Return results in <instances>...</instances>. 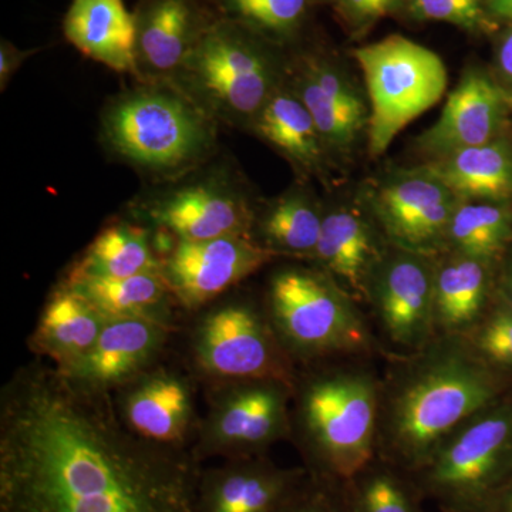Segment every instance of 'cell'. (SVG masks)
Here are the masks:
<instances>
[{
  "label": "cell",
  "mask_w": 512,
  "mask_h": 512,
  "mask_svg": "<svg viewBox=\"0 0 512 512\" xmlns=\"http://www.w3.org/2000/svg\"><path fill=\"white\" fill-rule=\"evenodd\" d=\"M201 461L148 443L113 396L83 392L40 359L0 393V512H197Z\"/></svg>",
  "instance_id": "6da1fadb"
},
{
  "label": "cell",
  "mask_w": 512,
  "mask_h": 512,
  "mask_svg": "<svg viewBox=\"0 0 512 512\" xmlns=\"http://www.w3.org/2000/svg\"><path fill=\"white\" fill-rule=\"evenodd\" d=\"M377 457L419 473L467 420L508 396L510 377L463 336L437 335L409 355L384 356Z\"/></svg>",
  "instance_id": "7a4b0ae2"
},
{
  "label": "cell",
  "mask_w": 512,
  "mask_h": 512,
  "mask_svg": "<svg viewBox=\"0 0 512 512\" xmlns=\"http://www.w3.org/2000/svg\"><path fill=\"white\" fill-rule=\"evenodd\" d=\"M375 357L298 367L291 440L309 476L346 483L377 457L382 372Z\"/></svg>",
  "instance_id": "3957f363"
},
{
  "label": "cell",
  "mask_w": 512,
  "mask_h": 512,
  "mask_svg": "<svg viewBox=\"0 0 512 512\" xmlns=\"http://www.w3.org/2000/svg\"><path fill=\"white\" fill-rule=\"evenodd\" d=\"M217 126L173 84L141 83L107 103L101 140L137 170L173 180L210 160Z\"/></svg>",
  "instance_id": "277c9868"
},
{
  "label": "cell",
  "mask_w": 512,
  "mask_h": 512,
  "mask_svg": "<svg viewBox=\"0 0 512 512\" xmlns=\"http://www.w3.org/2000/svg\"><path fill=\"white\" fill-rule=\"evenodd\" d=\"M296 367L353 356H383L365 309L319 266L275 269L262 299Z\"/></svg>",
  "instance_id": "5b68a950"
},
{
  "label": "cell",
  "mask_w": 512,
  "mask_h": 512,
  "mask_svg": "<svg viewBox=\"0 0 512 512\" xmlns=\"http://www.w3.org/2000/svg\"><path fill=\"white\" fill-rule=\"evenodd\" d=\"M269 43L217 18L168 83L215 123L248 130L288 72Z\"/></svg>",
  "instance_id": "8992f818"
},
{
  "label": "cell",
  "mask_w": 512,
  "mask_h": 512,
  "mask_svg": "<svg viewBox=\"0 0 512 512\" xmlns=\"http://www.w3.org/2000/svg\"><path fill=\"white\" fill-rule=\"evenodd\" d=\"M441 512H485L512 478V399L467 420L413 474Z\"/></svg>",
  "instance_id": "52a82bcc"
},
{
  "label": "cell",
  "mask_w": 512,
  "mask_h": 512,
  "mask_svg": "<svg viewBox=\"0 0 512 512\" xmlns=\"http://www.w3.org/2000/svg\"><path fill=\"white\" fill-rule=\"evenodd\" d=\"M191 373L210 387L241 380L293 384L298 367L279 342L264 303L218 299L195 313L188 335Z\"/></svg>",
  "instance_id": "ba28073f"
},
{
  "label": "cell",
  "mask_w": 512,
  "mask_h": 512,
  "mask_svg": "<svg viewBox=\"0 0 512 512\" xmlns=\"http://www.w3.org/2000/svg\"><path fill=\"white\" fill-rule=\"evenodd\" d=\"M355 59L369 100L367 147L379 157L400 131L443 99L446 64L433 50L399 35L359 47Z\"/></svg>",
  "instance_id": "9c48e42d"
},
{
  "label": "cell",
  "mask_w": 512,
  "mask_h": 512,
  "mask_svg": "<svg viewBox=\"0 0 512 512\" xmlns=\"http://www.w3.org/2000/svg\"><path fill=\"white\" fill-rule=\"evenodd\" d=\"M192 453L198 460L268 456L291 439L293 384L276 379L241 380L211 387Z\"/></svg>",
  "instance_id": "30bf717a"
},
{
  "label": "cell",
  "mask_w": 512,
  "mask_h": 512,
  "mask_svg": "<svg viewBox=\"0 0 512 512\" xmlns=\"http://www.w3.org/2000/svg\"><path fill=\"white\" fill-rule=\"evenodd\" d=\"M436 256L387 249L367 285L366 315L383 356L409 355L436 338L434 322Z\"/></svg>",
  "instance_id": "8fae6325"
},
{
  "label": "cell",
  "mask_w": 512,
  "mask_h": 512,
  "mask_svg": "<svg viewBox=\"0 0 512 512\" xmlns=\"http://www.w3.org/2000/svg\"><path fill=\"white\" fill-rule=\"evenodd\" d=\"M256 208L234 175L222 168L165 188L137 202L134 218L177 241L249 235Z\"/></svg>",
  "instance_id": "7c38bea8"
},
{
  "label": "cell",
  "mask_w": 512,
  "mask_h": 512,
  "mask_svg": "<svg viewBox=\"0 0 512 512\" xmlns=\"http://www.w3.org/2000/svg\"><path fill=\"white\" fill-rule=\"evenodd\" d=\"M460 198L419 167L399 171L367 194L366 208L393 247L439 256Z\"/></svg>",
  "instance_id": "4fadbf2b"
},
{
  "label": "cell",
  "mask_w": 512,
  "mask_h": 512,
  "mask_svg": "<svg viewBox=\"0 0 512 512\" xmlns=\"http://www.w3.org/2000/svg\"><path fill=\"white\" fill-rule=\"evenodd\" d=\"M275 259L249 235L178 241L161 274L178 308L197 313Z\"/></svg>",
  "instance_id": "5bb4252c"
},
{
  "label": "cell",
  "mask_w": 512,
  "mask_h": 512,
  "mask_svg": "<svg viewBox=\"0 0 512 512\" xmlns=\"http://www.w3.org/2000/svg\"><path fill=\"white\" fill-rule=\"evenodd\" d=\"M197 379L163 360L113 394L114 409L134 436L157 446L191 450L201 416Z\"/></svg>",
  "instance_id": "9a60e30c"
},
{
  "label": "cell",
  "mask_w": 512,
  "mask_h": 512,
  "mask_svg": "<svg viewBox=\"0 0 512 512\" xmlns=\"http://www.w3.org/2000/svg\"><path fill=\"white\" fill-rule=\"evenodd\" d=\"M175 326L146 318L107 319L96 345L67 372L83 392L113 396L161 362Z\"/></svg>",
  "instance_id": "2e32d148"
},
{
  "label": "cell",
  "mask_w": 512,
  "mask_h": 512,
  "mask_svg": "<svg viewBox=\"0 0 512 512\" xmlns=\"http://www.w3.org/2000/svg\"><path fill=\"white\" fill-rule=\"evenodd\" d=\"M510 107L503 87L483 70L471 67L448 94L436 123L417 138V151L429 161L490 143L501 137Z\"/></svg>",
  "instance_id": "e0dca14e"
},
{
  "label": "cell",
  "mask_w": 512,
  "mask_h": 512,
  "mask_svg": "<svg viewBox=\"0 0 512 512\" xmlns=\"http://www.w3.org/2000/svg\"><path fill=\"white\" fill-rule=\"evenodd\" d=\"M137 77L170 82L217 19L205 0H140L136 12Z\"/></svg>",
  "instance_id": "ac0fdd59"
},
{
  "label": "cell",
  "mask_w": 512,
  "mask_h": 512,
  "mask_svg": "<svg viewBox=\"0 0 512 512\" xmlns=\"http://www.w3.org/2000/svg\"><path fill=\"white\" fill-rule=\"evenodd\" d=\"M286 83L308 107L328 151L348 153L369 124V103L356 83L325 57L303 56Z\"/></svg>",
  "instance_id": "d6986e66"
},
{
  "label": "cell",
  "mask_w": 512,
  "mask_h": 512,
  "mask_svg": "<svg viewBox=\"0 0 512 512\" xmlns=\"http://www.w3.org/2000/svg\"><path fill=\"white\" fill-rule=\"evenodd\" d=\"M389 248L366 205H333L325 208L312 264L332 276L363 308L370 278Z\"/></svg>",
  "instance_id": "ffe728a7"
},
{
  "label": "cell",
  "mask_w": 512,
  "mask_h": 512,
  "mask_svg": "<svg viewBox=\"0 0 512 512\" xmlns=\"http://www.w3.org/2000/svg\"><path fill=\"white\" fill-rule=\"evenodd\" d=\"M306 476L305 467H281L268 456L225 460L202 470L195 510L275 512Z\"/></svg>",
  "instance_id": "44dd1931"
},
{
  "label": "cell",
  "mask_w": 512,
  "mask_h": 512,
  "mask_svg": "<svg viewBox=\"0 0 512 512\" xmlns=\"http://www.w3.org/2000/svg\"><path fill=\"white\" fill-rule=\"evenodd\" d=\"M497 264L457 252L436 256L434 322L437 335L463 336L495 302Z\"/></svg>",
  "instance_id": "7402d4cb"
},
{
  "label": "cell",
  "mask_w": 512,
  "mask_h": 512,
  "mask_svg": "<svg viewBox=\"0 0 512 512\" xmlns=\"http://www.w3.org/2000/svg\"><path fill=\"white\" fill-rule=\"evenodd\" d=\"M106 322L92 303L60 282L43 306L29 348L59 372H67L93 349Z\"/></svg>",
  "instance_id": "603a6c76"
},
{
  "label": "cell",
  "mask_w": 512,
  "mask_h": 512,
  "mask_svg": "<svg viewBox=\"0 0 512 512\" xmlns=\"http://www.w3.org/2000/svg\"><path fill=\"white\" fill-rule=\"evenodd\" d=\"M63 33L70 45L94 62L137 77L136 19L123 0H72Z\"/></svg>",
  "instance_id": "cb8c5ba5"
},
{
  "label": "cell",
  "mask_w": 512,
  "mask_h": 512,
  "mask_svg": "<svg viewBox=\"0 0 512 512\" xmlns=\"http://www.w3.org/2000/svg\"><path fill=\"white\" fill-rule=\"evenodd\" d=\"M248 131L274 147L302 174H319L325 168L328 147L308 107L286 79L266 101Z\"/></svg>",
  "instance_id": "d4e9b609"
},
{
  "label": "cell",
  "mask_w": 512,
  "mask_h": 512,
  "mask_svg": "<svg viewBox=\"0 0 512 512\" xmlns=\"http://www.w3.org/2000/svg\"><path fill=\"white\" fill-rule=\"evenodd\" d=\"M461 201L508 202L512 197V141L498 137L419 165Z\"/></svg>",
  "instance_id": "484cf974"
},
{
  "label": "cell",
  "mask_w": 512,
  "mask_h": 512,
  "mask_svg": "<svg viewBox=\"0 0 512 512\" xmlns=\"http://www.w3.org/2000/svg\"><path fill=\"white\" fill-rule=\"evenodd\" d=\"M325 207L303 187H293L256 211L252 238L278 258L312 262Z\"/></svg>",
  "instance_id": "4316f807"
},
{
  "label": "cell",
  "mask_w": 512,
  "mask_h": 512,
  "mask_svg": "<svg viewBox=\"0 0 512 512\" xmlns=\"http://www.w3.org/2000/svg\"><path fill=\"white\" fill-rule=\"evenodd\" d=\"M62 284L107 319L146 318L175 326L174 308L178 306L161 272L116 279L64 275Z\"/></svg>",
  "instance_id": "83f0119b"
},
{
  "label": "cell",
  "mask_w": 512,
  "mask_h": 512,
  "mask_svg": "<svg viewBox=\"0 0 512 512\" xmlns=\"http://www.w3.org/2000/svg\"><path fill=\"white\" fill-rule=\"evenodd\" d=\"M161 272L153 232L141 222L117 221L101 229L66 275L128 278Z\"/></svg>",
  "instance_id": "f1b7e54d"
},
{
  "label": "cell",
  "mask_w": 512,
  "mask_h": 512,
  "mask_svg": "<svg viewBox=\"0 0 512 512\" xmlns=\"http://www.w3.org/2000/svg\"><path fill=\"white\" fill-rule=\"evenodd\" d=\"M511 242L508 202L460 201L448 224L446 251L497 264Z\"/></svg>",
  "instance_id": "f546056e"
},
{
  "label": "cell",
  "mask_w": 512,
  "mask_h": 512,
  "mask_svg": "<svg viewBox=\"0 0 512 512\" xmlns=\"http://www.w3.org/2000/svg\"><path fill=\"white\" fill-rule=\"evenodd\" d=\"M352 512H426L412 474L376 457L343 483Z\"/></svg>",
  "instance_id": "4dcf8cb0"
},
{
  "label": "cell",
  "mask_w": 512,
  "mask_h": 512,
  "mask_svg": "<svg viewBox=\"0 0 512 512\" xmlns=\"http://www.w3.org/2000/svg\"><path fill=\"white\" fill-rule=\"evenodd\" d=\"M220 19L244 26L269 42H284L301 28L308 0H205Z\"/></svg>",
  "instance_id": "1f68e13d"
},
{
  "label": "cell",
  "mask_w": 512,
  "mask_h": 512,
  "mask_svg": "<svg viewBox=\"0 0 512 512\" xmlns=\"http://www.w3.org/2000/svg\"><path fill=\"white\" fill-rule=\"evenodd\" d=\"M463 338L488 366L512 376V309L494 302L483 319Z\"/></svg>",
  "instance_id": "d6a6232c"
},
{
  "label": "cell",
  "mask_w": 512,
  "mask_h": 512,
  "mask_svg": "<svg viewBox=\"0 0 512 512\" xmlns=\"http://www.w3.org/2000/svg\"><path fill=\"white\" fill-rule=\"evenodd\" d=\"M275 512H352L343 484L312 476L303 478Z\"/></svg>",
  "instance_id": "836d02e7"
},
{
  "label": "cell",
  "mask_w": 512,
  "mask_h": 512,
  "mask_svg": "<svg viewBox=\"0 0 512 512\" xmlns=\"http://www.w3.org/2000/svg\"><path fill=\"white\" fill-rule=\"evenodd\" d=\"M416 19L436 20L458 28L476 30L484 23V0H410Z\"/></svg>",
  "instance_id": "e575fe53"
},
{
  "label": "cell",
  "mask_w": 512,
  "mask_h": 512,
  "mask_svg": "<svg viewBox=\"0 0 512 512\" xmlns=\"http://www.w3.org/2000/svg\"><path fill=\"white\" fill-rule=\"evenodd\" d=\"M39 50V47L22 50L9 40L2 39V43H0V89H2V92H5L10 80L18 72L20 66Z\"/></svg>",
  "instance_id": "d590c367"
},
{
  "label": "cell",
  "mask_w": 512,
  "mask_h": 512,
  "mask_svg": "<svg viewBox=\"0 0 512 512\" xmlns=\"http://www.w3.org/2000/svg\"><path fill=\"white\" fill-rule=\"evenodd\" d=\"M495 301L512 309V242L497 262Z\"/></svg>",
  "instance_id": "8d00e7d4"
},
{
  "label": "cell",
  "mask_w": 512,
  "mask_h": 512,
  "mask_svg": "<svg viewBox=\"0 0 512 512\" xmlns=\"http://www.w3.org/2000/svg\"><path fill=\"white\" fill-rule=\"evenodd\" d=\"M346 12L357 20H373L384 15L377 0H342Z\"/></svg>",
  "instance_id": "74e56055"
},
{
  "label": "cell",
  "mask_w": 512,
  "mask_h": 512,
  "mask_svg": "<svg viewBox=\"0 0 512 512\" xmlns=\"http://www.w3.org/2000/svg\"><path fill=\"white\" fill-rule=\"evenodd\" d=\"M498 69L503 74L504 79L512 83V30L501 40L500 49H498Z\"/></svg>",
  "instance_id": "f35d334b"
},
{
  "label": "cell",
  "mask_w": 512,
  "mask_h": 512,
  "mask_svg": "<svg viewBox=\"0 0 512 512\" xmlns=\"http://www.w3.org/2000/svg\"><path fill=\"white\" fill-rule=\"evenodd\" d=\"M485 512H512V478L503 490L494 498Z\"/></svg>",
  "instance_id": "ab89813d"
},
{
  "label": "cell",
  "mask_w": 512,
  "mask_h": 512,
  "mask_svg": "<svg viewBox=\"0 0 512 512\" xmlns=\"http://www.w3.org/2000/svg\"><path fill=\"white\" fill-rule=\"evenodd\" d=\"M488 8L500 18L512 19V0H488Z\"/></svg>",
  "instance_id": "60d3db41"
},
{
  "label": "cell",
  "mask_w": 512,
  "mask_h": 512,
  "mask_svg": "<svg viewBox=\"0 0 512 512\" xmlns=\"http://www.w3.org/2000/svg\"><path fill=\"white\" fill-rule=\"evenodd\" d=\"M382 6L383 12L387 13L390 9H393L394 6L399 5L400 0H377Z\"/></svg>",
  "instance_id": "b9f144b4"
}]
</instances>
